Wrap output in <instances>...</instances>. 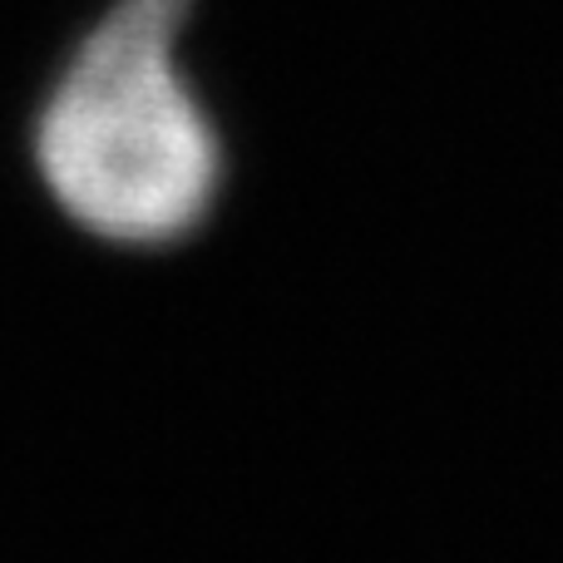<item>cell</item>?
I'll list each match as a JSON object with an SVG mask.
<instances>
[{
	"mask_svg": "<svg viewBox=\"0 0 563 563\" xmlns=\"http://www.w3.org/2000/svg\"><path fill=\"white\" fill-rule=\"evenodd\" d=\"M188 0H114L35 119V164L69 223L164 247L208 218L223 144L184 69Z\"/></svg>",
	"mask_w": 563,
	"mask_h": 563,
	"instance_id": "obj_1",
	"label": "cell"
}]
</instances>
